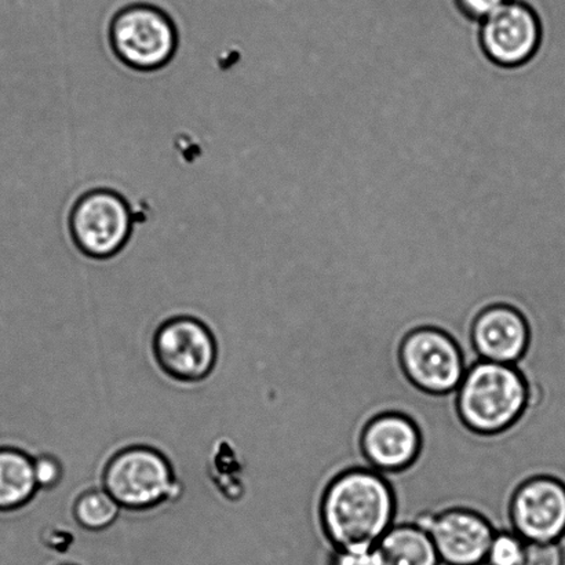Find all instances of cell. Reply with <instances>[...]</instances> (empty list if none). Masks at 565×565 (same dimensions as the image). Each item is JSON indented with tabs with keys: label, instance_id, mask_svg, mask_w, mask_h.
Returning <instances> with one entry per match:
<instances>
[{
	"label": "cell",
	"instance_id": "cell-9",
	"mask_svg": "<svg viewBox=\"0 0 565 565\" xmlns=\"http://www.w3.org/2000/svg\"><path fill=\"white\" fill-rule=\"evenodd\" d=\"M511 523L525 542L561 541L565 535V484L551 476L525 480L512 497Z\"/></svg>",
	"mask_w": 565,
	"mask_h": 565
},
{
	"label": "cell",
	"instance_id": "cell-18",
	"mask_svg": "<svg viewBox=\"0 0 565 565\" xmlns=\"http://www.w3.org/2000/svg\"><path fill=\"white\" fill-rule=\"evenodd\" d=\"M522 565H564V552L558 542L540 544V542H525Z\"/></svg>",
	"mask_w": 565,
	"mask_h": 565
},
{
	"label": "cell",
	"instance_id": "cell-16",
	"mask_svg": "<svg viewBox=\"0 0 565 565\" xmlns=\"http://www.w3.org/2000/svg\"><path fill=\"white\" fill-rule=\"evenodd\" d=\"M525 541L512 530L497 531L484 565H522Z\"/></svg>",
	"mask_w": 565,
	"mask_h": 565
},
{
	"label": "cell",
	"instance_id": "cell-20",
	"mask_svg": "<svg viewBox=\"0 0 565 565\" xmlns=\"http://www.w3.org/2000/svg\"><path fill=\"white\" fill-rule=\"evenodd\" d=\"M459 8L470 19L486 20L498 9L502 8L508 0H457Z\"/></svg>",
	"mask_w": 565,
	"mask_h": 565
},
{
	"label": "cell",
	"instance_id": "cell-11",
	"mask_svg": "<svg viewBox=\"0 0 565 565\" xmlns=\"http://www.w3.org/2000/svg\"><path fill=\"white\" fill-rule=\"evenodd\" d=\"M470 341L480 360L516 365L527 352L529 321L513 305H490L476 316Z\"/></svg>",
	"mask_w": 565,
	"mask_h": 565
},
{
	"label": "cell",
	"instance_id": "cell-19",
	"mask_svg": "<svg viewBox=\"0 0 565 565\" xmlns=\"http://www.w3.org/2000/svg\"><path fill=\"white\" fill-rule=\"evenodd\" d=\"M330 565H381L380 557L373 550H335Z\"/></svg>",
	"mask_w": 565,
	"mask_h": 565
},
{
	"label": "cell",
	"instance_id": "cell-10",
	"mask_svg": "<svg viewBox=\"0 0 565 565\" xmlns=\"http://www.w3.org/2000/svg\"><path fill=\"white\" fill-rule=\"evenodd\" d=\"M481 46L498 66L516 68L527 64L542 44V24L529 4L508 0L481 25Z\"/></svg>",
	"mask_w": 565,
	"mask_h": 565
},
{
	"label": "cell",
	"instance_id": "cell-12",
	"mask_svg": "<svg viewBox=\"0 0 565 565\" xmlns=\"http://www.w3.org/2000/svg\"><path fill=\"white\" fill-rule=\"evenodd\" d=\"M423 447L419 426L408 415L386 412L365 425L362 451L371 468L397 472L413 465Z\"/></svg>",
	"mask_w": 565,
	"mask_h": 565
},
{
	"label": "cell",
	"instance_id": "cell-8",
	"mask_svg": "<svg viewBox=\"0 0 565 565\" xmlns=\"http://www.w3.org/2000/svg\"><path fill=\"white\" fill-rule=\"evenodd\" d=\"M430 535L445 565H483L495 530L483 514L470 509L450 508L439 513L423 512L413 518Z\"/></svg>",
	"mask_w": 565,
	"mask_h": 565
},
{
	"label": "cell",
	"instance_id": "cell-1",
	"mask_svg": "<svg viewBox=\"0 0 565 565\" xmlns=\"http://www.w3.org/2000/svg\"><path fill=\"white\" fill-rule=\"evenodd\" d=\"M390 481L371 467L345 470L331 481L320 505L321 523L337 550H373L395 523Z\"/></svg>",
	"mask_w": 565,
	"mask_h": 565
},
{
	"label": "cell",
	"instance_id": "cell-14",
	"mask_svg": "<svg viewBox=\"0 0 565 565\" xmlns=\"http://www.w3.org/2000/svg\"><path fill=\"white\" fill-rule=\"evenodd\" d=\"M38 490L30 454L17 447H0V511H21Z\"/></svg>",
	"mask_w": 565,
	"mask_h": 565
},
{
	"label": "cell",
	"instance_id": "cell-13",
	"mask_svg": "<svg viewBox=\"0 0 565 565\" xmlns=\"http://www.w3.org/2000/svg\"><path fill=\"white\" fill-rule=\"evenodd\" d=\"M381 565H440L434 541L415 524H393L374 546Z\"/></svg>",
	"mask_w": 565,
	"mask_h": 565
},
{
	"label": "cell",
	"instance_id": "cell-15",
	"mask_svg": "<svg viewBox=\"0 0 565 565\" xmlns=\"http://www.w3.org/2000/svg\"><path fill=\"white\" fill-rule=\"evenodd\" d=\"M120 509L119 503L107 491L90 490L77 498L74 516L83 529L102 531L115 523Z\"/></svg>",
	"mask_w": 565,
	"mask_h": 565
},
{
	"label": "cell",
	"instance_id": "cell-17",
	"mask_svg": "<svg viewBox=\"0 0 565 565\" xmlns=\"http://www.w3.org/2000/svg\"><path fill=\"white\" fill-rule=\"evenodd\" d=\"M33 473L39 490H53L64 478L63 465L50 454L33 458Z\"/></svg>",
	"mask_w": 565,
	"mask_h": 565
},
{
	"label": "cell",
	"instance_id": "cell-4",
	"mask_svg": "<svg viewBox=\"0 0 565 565\" xmlns=\"http://www.w3.org/2000/svg\"><path fill=\"white\" fill-rule=\"evenodd\" d=\"M135 215L129 201L110 188H94L72 204L68 232L83 256L104 262L118 256L129 245Z\"/></svg>",
	"mask_w": 565,
	"mask_h": 565
},
{
	"label": "cell",
	"instance_id": "cell-6",
	"mask_svg": "<svg viewBox=\"0 0 565 565\" xmlns=\"http://www.w3.org/2000/svg\"><path fill=\"white\" fill-rule=\"evenodd\" d=\"M398 360L406 379L430 395H447L461 385L468 360L450 332L418 327L403 338Z\"/></svg>",
	"mask_w": 565,
	"mask_h": 565
},
{
	"label": "cell",
	"instance_id": "cell-3",
	"mask_svg": "<svg viewBox=\"0 0 565 565\" xmlns=\"http://www.w3.org/2000/svg\"><path fill=\"white\" fill-rule=\"evenodd\" d=\"M110 52L136 72L163 70L174 60L179 28L168 11L152 3H130L113 15L108 26Z\"/></svg>",
	"mask_w": 565,
	"mask_h": 565
},
{
	"label": "cell",
	"instance_id": "cell-7",
	"mask_svg": "<svg viewBox=\"0 0 565 565\" xmlns=\"http://www.w3.org/2000/svg\"><path fill=\"white\" fill-rule=\"evenodd\" d=\"M217 354L213 332L195 318L170 319L154 332V360L175 381L206 380L217 364Z\"/></svg>",
	"mask_w": 565,
	"mask_h": 565
},
{
	"label": "cell",
	"instance_id": "cell-5",
	"mask_svg": "<svg viewBox=\"0 0 565 565\" xmlns=\"http://www.w3.org/2000/svg\"><path fill=\"white\" fill-rule=\"evenodd\" d=\"M104 490L127 511H149L177 495L179 483L169 459L152 447L115 454L104 470Z\"/></svg>",
	"mask_w": 565,
	"mask_h": 565
},
{
	"label": "cell",
	"instance_id": "cell-2",
	"mask_svg": "<svg viewBox=\"0 0 565 565\" xmlns=\"http://www.w3.org/2000/svg\"><path fill=\"white\" fill-rule=\"evenodd\" d=\"M529 397L527 380L518 365L478 359L457 390V409L470 430L497 435L522 418Z\"/></svg>",
	"mask_w": 565,
	"mask_h": 565
}]
</instances>
